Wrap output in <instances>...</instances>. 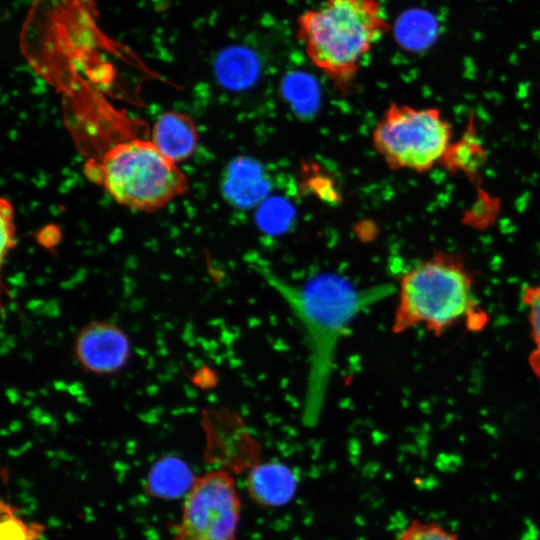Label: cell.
<instances>
[{"label": "cell", "instance_id": "cell-1", "mask_svg": "<svg viewBox=\"0 0 540 540\" xmlns=\"http://www.w3.org/2000/svg\"><path fill=\"white\" fill-rule=\"evenodd\" d=\"M267 285L282 299L298 321L308 353L302 404L305 424H315L324 409L337 350L353 320L388 297L393 287H358L336 274H320L302 283L262 271Z\"/></svg>", "mask_w": 540, "mask_h": 540}, {"label": "cell", "instance_id": "cell-2", "mask_svg": "<svg viewBox=\"0 0 540 540\" xmlns=\"http://www.w3.org/2000/svg\"><path fill=\"white\" fill-rule=\"evenodd\" d=\"M378 0H324L296 20V37L311 63L347 91L360 62L388 31Z\"/></svg>", "mask_w": 540, "mask_h": 540}, {"label": "cell", "instance_id": "cell-3", "mask_svg": "<svg viewBox=\"0 0 540 540\" xmlns=\"http://www.w3.org/2000/svg\"><path fill=\"white\" fill-rule=\"evenodd\" d=\"M473 277L456 255L435 253L419 263L401 280L392 330L402 333L424 325L440 336L464 317L481 321L476 314Z\"/></svg>", "mask_w": 540, "mask_h": 540}, {"label": "cell", "instance_id": "cell-4", "mask_svg": "<svg viewBox=\"0 0 540 540\" xmlns=\"http://www.w3.org/2000/svg\"><path fill=\"white\" fill-rule=\"evenodd\" d=\"M84 173L118 204L142 212L159 210L188 190L186 175L151 140L117 143L90 158Z\"/></svg>", "mask_w": 540, "mask_h": 540}, {"label": "cell", "instance_id": "cell-5", "mask_svg": "<svg viewBox=\"0 0 540 540\" xmlns=\"http://www.w3.org/2000/svg\"><path fill=\"white\" fill-rule=\"evenodd\" d=\"M452 134L439 109L391 103L372 131V144L389 168L423 173L440 164Z\"/></svg>", "mask_w": 540, "mask_h": 540}, {"label": "cell", "instance_id": "cell-6", "mask_svg": "<svg viewBox=\"0 0 540 540\" xmlns=\"http://www.w3.org/2000/svg\"><path fill=\"white\" fill-rule=\"evenodd\" d=\"M241 507L235 479L228 471L215 469L194 477L173 540H238Z\"/></svg>", "mask_w": 540, "mask_h": 540}, {"label": "cell", "instance_id": "cell-7", "mask_svg": "<svg viewBox=\"0 0 540 540\" xmlns=\"http://www.w3.org/2000/svg\"><path fill=\"white\" fill-rule=\"evenodd\" d=\"M129 353L130 344L124 331L108 322L89 323L75 340V355L80 365L97 375L119 371Z\"/></svg>", "mask_w": 540, "mask_h": 540}, {"label": "cell", "instance_id": "cell-8", "mask_svg": "<svg viewBox=\"0 0 540 540\" xmlns=\"http://www.w3.org/2000/svg\"><path fill=\"white\" fill-rule=\"evenodd\" d=\"M151 141L168 159L178 163L190 158L198 145L199 135L193 119L178 111H166L155 121Z\"/></svg>", "mask_w": 540, "mask_h": 540}, {"label": "cell", "instance_id": "cell-9", "mask_svg": "<svg viewBox=\"0 0 540 540\" xmlns=\"http://www.w3.org/2000/svg\"><path fill=\"white\" fill-rule=\"evenodd\" d=\"M295 488V475L279 462L258 464L247 477V490L251 498L263 507L285 504L293 496Z\"/></svg>", "mask_w": 540, "mask_h": 540}, {"label": "cell", "instance_id": "cell-10", "mask_svg": "<svg viewBox=\"0 0 540 540\" xmlns=\"http://www.w3.org/2000/svg\"><path fill=\"white\" fill-rule=\"evenodd\" d=\"M193 480L185 462L177 457H166L151 469L147 487L153 496L176 498L189 490Z\"/></svg>", "mask_w": 540, "mask_h": 540}, {"label": "cell", "instance_id": "cell-11", "mask_svg": "<svg viewBox=\"0 0 540 540\" xmlns=\"http://www.w3.org/2000/svg\"><path fill=\"white\" fill-rule=\"evenodd\" d=\"M487 154L477 138L473 122L469 123L463 136L451 143L440 164L449 172H463L474 176L485 163Z\"/></svg>", "mask_w": 540, "mask_h": 540}, {"label": "cell", "instance_id": "cell-12", "mask_svg": "<svg viewBox=\"0 0 540 540\" xmlns=\"http://www.w3.org/2000/svg\"><path fill=\"white\" fill-rule=\"evenodd\" d=\"M435 37L436 25L427 13H408L399 19L396 26L398 43L411 52L427 49L434 42Z\"/></svg>", "mask_w": 540, "mask_h": 540}, {"label": "cell", "instance_id": "cell-13", "mask_svg": "<svg viewBox=\"0 0 540 540\" xmlns=\"http://www.w3.org/2000/svg\"><path fill=\"white\" fill-rule=\"evenodd\" d=\"M43 525L25 521L10 503L1 501L0 540H39Z\"/></svg>", "mask_w": 540, "mask_h": 540}, {"label": "cell", "instance_id": "cell-14", "mask_svg": "<svg viewBox=\"0 0 540 540\" xmlns=\"http://www.w3.org/2000/svg\"><path fill=\"white\" fill-rule=\"evenodd\" d=\"M523 302L529 308L531 335L535 345L529 357V364L533 372L540 378V284L526 288Z\"/></svg>", "mask_w": 540, "mask_h": 540}, {"label": "cell", "instance_id": "cell-15", "mask_svg": "<svg viewBox=\"0 0 540 540\" xmlns=\"http://www.w3.org/2000/svg\"><path fill=\"white\" fill-rule=\"evenodd\" d=\"M394 540H459V538L434 522L413 520Z\"/></svg>", "mask_w": 540, "mask_h": 540}, {"label": "cell", "instance_id": "cell-16", "mask_svg": "<svg viewBox=\"0 0 540 540\" xmlns=\"http://www.w3.org/2000/svg\"><path fill=\"white\" fill-rule=\"evenodd\" d=\"M310 173L304 180V188L311 191L320 199L329 203H337L341 196L336 189V184L329 175L324 172H318L313 166H310Z\"/></svg>", "mask_w": 540, "mask_h": 540}, {"label": "cell", "instance_id": "cell-17", "mask_svg": "<svg viewBox=\"0 0 540 540\" xmlns=\"http://www.w3.org/2000/svg\"><path fill=\"white\" fill-rule=\"evenodd\" d=\"M14 214L12 204L7 199L2 198L0 203L2 258L15 246Z\"/></svg>", "mask_w": 540, "mask_h": 540}]
</instances>
